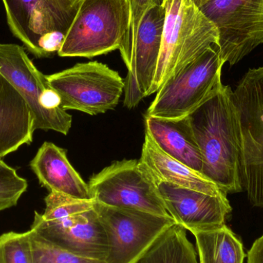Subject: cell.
<instances>
[{"label": "cell", "mask_w": 263, "mask_h": 263, "mask_svg": "<svg viewBox=\"0 0 263 263\" xmlns=\"http://www.w3.org/2000/svg\"><path fill=\"white\" fill-rule=\"evenodd\" d=\"M230 86L222 83L190 115L202 174L227 194L243 192L240 130Z\"/></svg>", "instance_id": "obj_1"}, {"label": "cell", "mask_w": 263, "mask_h": 263, "mask_svg": "<svg viewBox=\"0 0 263 263\" xmlns=\"http://www.w3.org/2000/svg\"><path fill=\"white\" fill-rule=\"evenodd\" d=\"M44 213L35 212L30 230L53 245L88 259L104 261L108 241L95 201L49 192Z\"/></svg>", "instance_id": "obj_2"}, {"label": "cell", "mask_w": 263, "mask_h": 263, "mask_svg": "<svg viewBox=\"0 0 263 263\" xmlns=\"http://www.w3.org/2000/svg\"><path fill=\"white\" fill-rule=\"evenodd\" d=\"M165 22L160 52L148 96L207 49L219 45L217 27L192 0H163Z\"/></svg>", "instance_id": "obj_3"}, {"label": "cell", "mask_w": 263, "mask_h": 263, "mask_svg": "<svg viewBox=\"0 0 263 263\" xmlns=\"http://www.w3.org/2000/svg\"><path fill=\"white\" fill-rule=\"evenodd\" d=\"M129 21L128 0H82L58 55L90 59L117 49L122 53Z\"/></svg>", "instance_id": "obj_4"}, {"label": "cell", "mask_w": 263, "mask_h": 263, "mask_svg": "<svg viewBox=\"0 0 263 263\" xmlns=\"http://www.w3.org/2000/svg\"><path fill=\"white\" fill-rule=\"evenodd\" d=\"M0 74L27 103L33 116L35 130L69 133L72 116L61 107L60 96L49 86L46 76L35 67L24 47L0 43Z\"/></svg>", "instance_id": "obj_5"}, {"label": "cell", "mask_w": 263, "mask_h": 263, "mask_svg": "<svg viewBox=\"0 0 263 263\" xmlns=\"http://www.w3.org/2000/svg\"><path fill=\"white\" fill-rule=\"evenodd\" d=\"M240 130L243 191L263 208V66L250 69L232 92Z\"/></svg>", "instance_id": "obj_6"}, {"label": "cell", "mask_w": 263, "mask_h": 263, "mask_svg": "<svg viewBox=\"0 0 263 263\" xmlns=\"http://www.w3.org/2000/svg\"><path fill=\"white\" fill-rule=\"evenodd\" d=\"M224 64L218 46L209 48L165 82L145 116L163 119L186 117L222 83Z\"/></svg>", "instance_id": "obj_7"}, {"label": "cell", "mask_w": 263, "mask_h": 263, "mask_svg": "<svg viewBox=\"0 0 263 263\" xmlns=\"http://www.w3.org/2000/svg\"><path fill=\"white\" fill-rule=\"evenodd\" d=\"M46 77L49 86L60 96L63 109L91 116L114 109L125 88L124 80L118 72L96 61L78 63Z\"/></svg>", "instance_id": "obj_8"}, {"label": "cell", "mask_w": 263, "mask_h": 263, "mask_svg": "<svg viewBox=\"0 0 263 263\" xmlns=\"http://www.w3.org/2000/svg\"><path fill=\"white\" fill-rule=\"evenodd\" d=\"M217 27L224 63L236 64L263 44V0H192Z\"/></svg>", "instance_id": "obj_9"}, {"label": "cell", "mask_w": 263, "mask_h": 263, "mask_svg": "<svg viewBox=\"0 0 263 263\" xmlns=\"http://www.w3.org/2000/svg\"><path fill=\"white\" fill-rule=\"evenodd\" d=\"M92 200L108 206L170 216L156 182L140 161H116L93 175L88 183Z\"/></svg>", "instance_id": "obj_10"}, {"label": "cell", "mask_w": 263, "mask_h": 263, "mask_svg": "<svg viewBox=\"0 0 263 263\" xmlns=\"http://www.w3.org/2000/svg\"><path fill=\"white\" fill-rule=\"evenodd\" d=\"M94 206L107 237L106 263L136 262L162 233L176 223L171 216L96 202Z\"/></svg>", "instance_id": "obj_11"}, {"label": "cell", "mask_w": 263, "mask_h": 263, "mask_svg": "<svg viewBox=\"0 0 263 263\" xmlns=\"http://www.w3.org/2000/svg\"><path fill=\"white\" fill-rule=\"evenodd\" d=\"M82 0H3L8 26L14 36L38 59L52 33H67Z\"/></svg>", "instance_id": "obj_12"}, {"label": "cell", "mask_w": 263, "mask_h": 263, "mask_svg": "<svg viewBox=\"0 0 263 263\" xmlns=\"http://www.w3.org/2000/svg\"><path fill=\"white\" fill-rule=\"evenodd\" d=\"M164 22L162 6L148 9L141 20L124 80V106L128 109H133L148 97L160 52Z\"/></svg>", "instance_id": "obj_13"}, {"label": "cell", "mask_w": 263, "mask_h": 263, "mask_svg": "<svg viewBox=\"0 0 263 263\" xmlns=\"http://www.w3.org/2000/svg\"><path fill=\"white\" fill-rule=\"evenodd\" d=\"M165 210L176 224L193 233L227 225L232 207L227 195L213 196L167 182H156Z\"/></svg>", "instance_id": "obj_14"}, {"label": "cell", "mask_w": 263, "mask_h": 263, "mask_svg": "<svg viewBox=\"0 0 263 263\" xmlns=\"http://www.w3.org/2000/svg\"><path fill=\"white\" fill-rule=\"evenodd\" d=\"M29 165L42 186L49 192L92 200L89 185L71 165L64 148L45 142Z\"/></svg>", "instance_id": "obj_15"}, {"label": "cell", "mask_w": 263, "mask_h": 263, "mask_svg": "<svg viewBox=\"0 0 263 263\" xmlns=\"http://www.w3.org/2000/svg\"><path fill=\"white\" fill-rule=\"evenodd\" d=\"M34 119L24 99L0 74V159L30 145Z\"/></svg>", "instance_id": "obj_16"}, {"label": "cell", "mask_w": 263, "mask_h": 263, "mask_svg": "<svg viewBox=\"0 0 263 263\" xmlns=\"http://www.w3.org/2000/svg\"><path fill=\"white\" fill-rule=\"evenodd\" d=\"M145 133L165 154L202 174L200 149L188 117L163 119L145 116Z\"/></svg>", "instance_id": "obj_17"}, {"label": "cell", "mask_w": 263, "mask_h": 263, "mask_svg": "<svg viewBox=\"0 0 263 263\" xmlns=\"http://www.w3.org/2000/svg\"><path fill=\"white\" fill-rule=\"evenodd\" d=\"M139 161L156 182H167L213 196L227 195L200 173L163 153L147 133Z\"/></svg>", "instance_id": "obj_18"}, {"label": "cell", "mask_w": 263, "mask_h": 263, "mask_svg": "<svg viewBox=\"0 0 263 263\" xmlns=\"http://www.w3.org/2000/svg\"><path fill=\"white\" fill-rule=\"evenodd\" d=\"M192 233L196 238L199 263H243L242 240L227 225Z\"/></svg>", "instance_id": "obj_19"}, {"label": "cell", "mask_w": 263, "mask_h": 263, "mask_svg": "<svg viewBox=\"0 0 263 263\" xmlns=\"http://www.w3.org/2000/svg\"><path fill=\"white\" fill-rule=\"evenodd\" d=\"M135 263H198L186 230L175 223Z\"/></svg>", "instance_id": "obj_20"}, {"label": "cell", "mask_w": 263, "mask_h": 263, "mask_svg": "<svg viewBox=\"0 0 263 263\" xmlns=\"http://www.w3.org/2000/svg\"><path fill=\"white\" fill-rule=\"evenodd\" d=\"M31 252L33 263H106L88 259L60 248L29 230Z\"/></svg>", "instance_id": "obj_21"}, {"label": "cell", "mask_w": 263, "mask_h": 263, "mask_svg": "<svg viewBox=\"0 0 263 263\" xmlns=\"http://www.w3.org/2000/svg\"><path fill=\"white\" fill-rule=\"evenodd\" d=\"M0 263H33L29 230L0 235Z\"/></svg>", "instance_id": "obj_22"}, {"label": "cell", "mask_w": 263, "mask_h": 263, "mask_svg": "<svg viewBox=\"0 0 263 263\" xmlns=\"http://www.w3.org/2000/svg\"><path fill=\"white\" fill-rule=\"evenodd\" d=\"M27 187V181L0 159V212L15 206Z\"/></svg>", "instance_id": "obj_23"}, {"label": "cell", "mask_w": 263, "mask_h": 263, "mask_svg": "<svg viewBox=\"0 0 263 263\" xmlns=\"http://www.w3.org/2000/svg\"><path fill=\"white\" fill-rule=\"evenodd\" d=\"M163 0H129L130 6V21H129V35L126 49L121 53L126 67L130 63L131 52L136 43L141 20L147 11L156 6H162Z\"/></svg>", "instance_id": "obj_24"}, {"label": "cell", "mask_w": 263, "mask_h": 263, "mask_svg": "<svg viewBox=\"0 0 263 263\" xmlns=\"http://www.w3.org/2000/svg\"><path fill=\"white\" fill-rule=\"evenodd\" d=\"M247 263H263V234L256 239L249 250Z\"/></svg>", "instance_id": "obj_25"}, {"label": "cell", "mask_w": 263, "mask_h": 263, "mask_svg": "<svg viewBox=\"0 0 263 263\" xmlns=\"http://www.w3.org/2000/svg\"><path fill=\"white\" fill-rule=\"evenodd\" d=\"M128 1H129V0H128Z\"/></svg>", "instance_id": "obj_26"}]
</instances>
